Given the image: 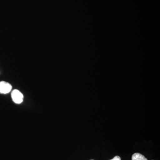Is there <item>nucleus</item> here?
Returning <instances> with one entry per match:
<instances>
[{
	"label": "nucleus",
	"instance_id": "7ed1b4c3",
	"mask_svg": "<svg viewBox=\"0 0 160 160\" xmlns=\"http://www.w3.org/2000/svg\"><path fill=\"white\" fill-rule=\"evenodd\" d=\"M132 160H148L143 155L139 153H135L132 155Z\"/></svg>",
	"mask_w": 160,
	"mask_h": 160
},
{
	"label": "nucleus",
	"instance_id": "20e7f679",
	"mask_svg": "<svg viewBox=\"0 0 160 160\" xmlns=\"http://www.w3.org/2000/svg\"><path fill=\"white\" fill-rule=\"evenodd\" d=\"M109 160H121V158H120L119 156H117L113 158H112V159Z\"/></svg>",
	"mask_w": 160,
	"mask_h": 160
},
{
	"label": "nucleus",
	"instance_id": "f257e3e1",
	"mask_svg": "<svg viewBox=\"0 0 160 160\" xmlns=\"http://www.w3.org/2000/svg\"><path fill=\"white\" fill-rule=\"evenodd\" d=\"M11 98L15 103L19 104L22 102L24 96L19 90L14 89L12 92Z\"/></svg>",
	"mask_w": 160,
	"mask_h": 160
},
{
	"label": "nucleus",
	"instance_id": "f03ea898",
	"mask_svg": "<svg viewBox=\"0 0 160 160\" xmlns=\"http://www.w3.org/2000/svg\"><path fill=\"white\" fill-rule=\"evenodd\" d=\"M12 86L11 84L5 81L0 82V93L7 94L11 92Z\"/></svg>",
	"mask_w": 160,
	"mask_h": 160
},
{
	"label": "nucleus",
	"instance_id": "39448f33",
	"mask_svg": "<svg viewBox=\"0 0 160 160\" xmlns=\"http://www.w3.org/2000/svg\"></svg>",
	"mask_w": 160,
	"mask_h": 160
}]
</instances>
